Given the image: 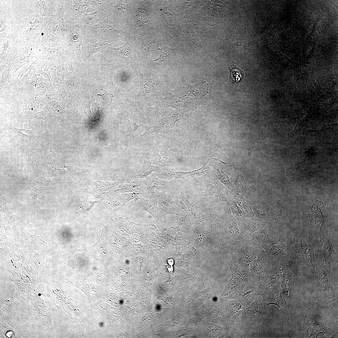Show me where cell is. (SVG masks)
I'll list each match as a JSON object with an SVG mask.
<instances>
[{
  "label": "cell",
  "mask_w": 338,
  "mask_h": 338,
  "mask_svg": "<svg viewBox=\"0 0 338 338\" xmlns=\"http://www.w3.org/2000/svg\"><path fill=\"white\" fill-rule=\"evenodd\" d=\"M337 240L329 234L320 239L317 249L315 266L320 265L330 269L332 259Z\"/></svg>",
  "instance_id": "obj_3"
},
{
  "label": "cell",
  "mask_w": 338,
  "mask_h": 338,
  "mask_svg": "<svg viewBox=\"0 0 338 338\" xmlns=\"http://www.w3.org/2000/svg\"><path fill=\"white\" fill-rule=\"evenodd\" d=\"M175 49H172L165 46L160 49L161 54L160 59H166L170 56L174 51Z\"/></svg>",
  "instance_id": "obj_14"
},
{
  "label": "cell",
  "mask_w": 338,
  "mask_h": 338,
  "mask_svg": "<svg viewBox=\"0 0 338 338\" xmlns=\"http://www.w3.org/2000/svg\"><path fill=\"white\" fill-rule=\"evenodd\" d=\"M128 122V128L129 132V134L132 138H134V134L136 130L140 126V125H137L135 123H134L130 120Z\"/></svg>",
  "instance_id": "obj_15"
},
{
  "label": "cell",
  "mask_w": 338,
  "mask_h": 338,
  "mask_svg": "<svg viewBox=\"0 0 338 338\" xmlns=\"http://www.w3.org/2000/svg\"><path fill=\"white\" fill-rule=\"evenodd\" d=\"M182 200L184 202H185V203L186 204V206H187V207H188V209L189 210L191 211L192 213V207H193V206L189 202L187 199L186 197H185V195L182 192Z\"/></svg>",
  "instance_id": "obj_16"
},
{
  "label": "cell",
  "mask_w": 338,
  "mask_h": 338,
  "mask_svg": "<svg viewBox=\"0 0 338 338\" xmlns=\"http://www.w3.org/2000/svg\"><path fill=\"white\" fill-rule=\"evenodd\" d=\"M136 198L138 203L145 210L155 217L159 215L160 210L156 202L141 196H137Z\"/></svg>",
  "instance_id": "obj_7"
},
{
  "label": "cell",
  "mask_w": 338,
  "mask_h": 338,
  "mask_svg": "<svg viewBox=\"0 0 338 338\" xmlns=\"http://www.w3.org/2000/svg\"><path fill=\"white\" fill-rule=\"evenodd\" d=\"M145 132L140 137L143 139H151L157 136L158 130L155 126H146Z\"/></svg>",
  "instance_id": "obj_12"
},
{
  "label": "cell",
  "mask_w": 338,
  "mask_h": 338,
  "mask_svg": "<svg viewBox=\"0 0 338 338\" xmlns=\"http://www.w3.org/2000/svg\"><path fill=\"white\" fill-rule=\"evenodd\" d=\"M8 129L17 132L23 135L28 137L29 139L30 142L31 139H34L33 136V129L28 130L16 128L12 126L11 124L9 126H6L4 128L1 130V133Z\"/></svg>",
  "instance_id": "obj_10"
},
{
  "label": "cell",
  "mask_w": 338,
  "mask_h": 338,
  "mask_svg": "<svg viewBox=\"0 0 338 338\" xmlns=\"http://www.w3.org/2000/svg\"><path fill=\"white\" fill-rule=\"evenodd\" d=\"M305 319L304 323V327L306 329L307 335H309V336L311 335L310 337L311 336L313 332V333L314 334V336H317L316 331H317L318 336H323L325 335V334L327 335V334H329V333H332L329 332H332V330L326 327L323 324L317 321L316 323V327H315L314 320L310 317L306 316L305 317Z\"/></svg>",
  "instance_id": "obj_5"
},
{
  "label": "cell",
  "mask_w": 338,
  "mask_h": 338,
  "mask_svg": "<svg viewBox=\"0 0 338 338\" xmlns=\"http://www.w3.org/2000/svg\"><path fill=\"white\" fill-rule=\"evenodd\" d=\"M34 16L35 18L34 21L31 22L30 26L22 34L23 42L35 43L36 39L44 30L48 23L49 17L43 18L37 14Z\"/></svg>",
  "instance_id": "obj_4"
},
{
  "label": "cell",
  "mask_w": 338,
  "mask_h": 338,
  "mask_svg": "<svg viewBox=\"0 0 338 338\" xmlns=\"http://www.w3.org/2000/svg\"><path fill=\"white\" fill-rule=\"evenodd\" d=\"M270 253L272 255L273 261H284L292 259L287 246L277 245L273 246L270 249Z\"/></svg>",
  "instance_id": "obj_6"
},
{
  "label": "cell",
  "mask_w": 338,
  "mask_h": 338,
  "mask_svg": "<svg viewBox=\"0 0 338 338\" xmlns=\"http://www.w3.org/2000/svg\"><path fill=\"white\" fill-rule=\"evenodd\" d=\"M34 3L37 7L42 17H49L50 16L49 10L45 0H34Z\"/></svg>",
  "instance_id": "obj_11"
},
{
  "label": "cell",
  "mask_w": 338,
  "mask_h": 338,
  "mask_svg": "<svg viewBox=\"0 0 338 338\" xmlns=\"http://www.w3.org/2000/svg\"><path fill=\"white\" fill-rule=\"evenodd\" d=\"M230 71L229 79L233 84L241 83L243 80L244 73L236 65L233 64L228 67Z\"/></svg>",
  "instance_id": "obj_8"
},
{
  "label": "cell",
  "mask_w": 338,
  "mask_h": 338,
  "mask_svg": "<svg viewBox=\"0 0 338 338\" xmlns=\"http://www.w3.org/2000/svg\"><path fill=\"white\" fill-rule=\"evenodd\" d=\"M288 248L292 259L297 260L314 269L317 248H314L312 240L309 236L293 235Z\"/></svg>",
  "instance_id": "obj_1"
},
{
  "label": "cell",
  "mask_w": 338,
  "mask_h": 338,
  "mask_svg": "<svg viewBox=\"0 0 338 338\" xmlns=\"http://www.w3.org/2000/svg\"><path fill=\"white\" fill-rule=\"evenodd\" d=\"M3 11V12L2 10V11H1L0 12V33H2L3 31L4 32L6 28L11 24L10 23L11 21L9 17L5 13V11Z\"/></svg>",
  "instance_id": "obj_13"
},
{
  "label": "cell",
  "mask_w": 338,
  "mask_h": 338,
  "mask_svg": "<svg viewBox=\"0 0 338 338\" xmlns=\"http://www.w3.org/2000/svg\"><path fill=\"white\" fill-rule=\"evenodd\" d=\"M111 49L119 55L127 60L134 61L131 52V49L130 43H126L124 45L117 48Z\"/></svg>",
  "instance_id": "obj_9"
},
{
  "label": "cell",
  "mask_w": 338,
  "mask_h": 338,
  "mask_svg": "<svg viewBox=\"0 0 338 338\" xmlns=\"http://www.w3.org/2000/svg\"><path fill=\"white\" fill-rule=\"evenodd\" d=\"M308 216L310 224L319 234L320 239L329 234L328 213L322 202H315Z\"/></svg>",
  "instance_id": "obj_2"
}]
</instances>
